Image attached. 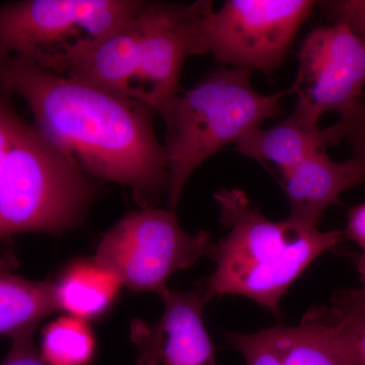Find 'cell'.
Here are the masks:
<instances>
[{"instance_id":"1","label":"cell","mask_w":365,"mask_h":365,"mask_svg":"<svg viewBox=\"0 0 365 365\" xmlns=\"http://www.w3.org/2000/svg\"><path fill=\"white\" fill-rule=\"evenodd\" d=\"M0 91L23 98L41 135L88 176L129 187L141 208L168 195L167 155L148 106L9 53L0 52Z\"/></svg>"},{"instance_id":"2","label":"cell","mask_w":365,"mask_h":365,"mask_svg":"<svg viewBox=\"0 0 365 365\" xmlns=\"http://www.w3.org/2000/svg\"><path fill=\"white\" fill-rule=\"evenodd\" d=\"M213 198L227 235L215 244V269L203 282L209 302L240 295L278 314L295 280L345 237L344 230L322 232L288 218L273 222L241 189L220 188Z\"/></svg>"},{"instance_id":"3","label":"cell","mask_w":365,"mask_h":365,"mask_svg":"<svg viewBox=\"0 0 365 365\" xmlns=\"http://www.w3.org/2000/svg\"><path fill=\"white\" fill-rule=\"evenodd\" d=\"M93 194L90 178L0 100V241L71 230Z\"/></svg>"},{"instance_id":"4","label":"cell","mask_w":365,"mask_h":365,"mask_svg":"<svg viewBox=\"0 0 365 365\" xmlns=\"http://www.w3.org/2000/svg\"><path fill=\"white\" fill-rule=\"evenodd\" d=\"M251 76L247 69L220 67L158 112L167 128L163 146L170 208L179 204L190 178L205 160L283 114L281 98L287 91L263 95L252 86Z\"/></svg>"},{"instance_id":"5","label":"cell","mask_w":365,"mask_h":365,"mask_svg":"<svg viewBox=\"0 0 365 365\" xmlns=\"http://www.w3.org/2000/svg\"><path fill=\"white\" fill-rule=\"evenodd\" d=\"M215 242L207 232L190 235L170 209L141 208L108 230L98 244L95 263L132 292H170L173 274L212 259Z\"/></svg>"},{"instance_id":"6","label":"cell","mask_w":365,"mask_h":365,"mask_svg":"<svg viewBox=\"0 0 365 365\" xmlns=\"http://www.w3.org/2000/svg\"><path fill=\"white\" fill-rule=\"evenodd\" d=\"M139 0H26L0 6V52L33 59L104 37L130 20Z\"/></svg>"},{"instance_id":"7","label":"cell","mask_w":365,"mask_h":365,"mask_svg":"<svg viewBox=\"0 0 365 365\" xmlns=\"http://www.w3.org/2000/svg\"><path fill=\"white\" fill-rule=\"evenodd\" d=\"M215 11L210 0L146 1L140 13L138 72L129 97L157 113L176 97L185 61L209 53Z\"/></svg>"},{"instance_id":"8","label":"cell","mask_w":365,"mask_h":365,"mask_svg":"<svg viewBox=\"0 0 365 365\" xmlns=\"http://www.w3.org/2000/svg\"><path fill=\"white\" fill-rule=\"evenodd\" d=\"M317 4L314 0H227L213 14L209 53L223 66L272 73L284 63Z\"/></svg>"},{"instance_id":"9","label":"cell","mask_w":365,"mask_h":365,"mask_svg":"<svg viewBox=\"0 0 365 365\" xmlns=\"http://www.w3.org/2000/svg\"><path fill=\"white\" fill-rule=\"evenodd\" d=\"M365 39L343 24L319 26L307 36L299 69L288 93L297 96L292 112L319 125L327 112L342 114L364 102Z\"/></svg>"},{"instance_id":"10","label":"cell","mask_w":365,"mask_h":365,"mask_svg":"<svg viewBox=\"0 0 365 365\" xmlns=\"http://www.w3.org/2000/svg\"><path fill=\"white\" fill-rule=\"evenodd\" d=\"M162 318L153 324L134 319L130 339L138 365H216L215 348L203 319L209 300L204 283L188 292H173L160 297Z\"/></svg>"},{"instance_id":"11","label":"cell","mask_w":365,"mask_h":365,"mask_svg":"<svg viewBox=\"0 0 365 365\" xmlns=\"http://www.w3.org/2000/svg\"><path fill=\"white\" fill-rule=\"evenodd\" d=\"M227 340L241 353L246 365H350L314 307L299 325L230 333Z\"/></svg>"},{"instance_id":"12","label":"cell","mask_w":365,"mask_h":365,"mask_svg":"<svg viewBox=\"0 0 365 365\" xmlns=\"http://www.w3.org/2000/svg\"><path fill=\"white\" fill-rule=\"evenodd\" d=\"M365 182V172L352 158L334 162L327 150L309 155L282 175L289 202L287 218L318 227L327 209L339 202L343 192Z\"/></svg>"},{"instance_id":"13","label":"cell","mask_w":365,"mask_h":365,"mask_svg":"<svg viewBox=\"0 0 365 365\" xmlns=\"http://www.w3.org/2000/svg\"><path fill=\"white\" fill-rule=\"evenodd\" d=\"M13 249L0 248V335L16 338L35 332L42 319L59 311L54 282L33 281L14 273Z\"/></svg>"},{"instance_id":"14","label":"cell","mask_w":365,"mask_h":365,"mask_svg":"<svg viewBox=\"0 0 365 365\" xmlns=\"http://www.w3.org/2000/svg\"><path fill=\"white\" fill-rule=\"evenodd\" d=\"M328 145L327 128L307 124L292 113L270 128L260 126L247 132L235 143V150L244 157L273 163L283 175L309 155L327 150Z\"/></svg>"},{"instance_id":"15","label":"cell","mask_w":365,"mask_h":365,"mask_svg":"<svg viewBox=\"0 0 365 365\" xmlns=\"http://www.w3.org/2000/svg\"><path fill=\"white\" fill-rule=\"evenodd\" d=\"M54 287L59 311L63 309L72 317L86 321L104 313L121 283L95 262H81L54 282Z\"/></svg>"},{"instance_id":"16","label":"cell","mask_w":365,"mask_h":365,"mask_svg":"<svg viewBox=\"0 0 365 365\" xmlns=\"http://www.w3.org/2000/svg\"><path fill=\"white\" fill-rule=\"evenodd\" d=\"M350 365H365V287L341 290L330 304L314 306Z\"/></svg>"},{"instance_id":"17","label":"cell","mask_w":365,"mask_h":365,"mask_svg":"<svg viewBox=\"0 0 365 365\" xmlns=\"http://www.w3.org/2000/svg\"><path fill=\"white\" fill-rule=\"evenodd\" d=\"M95 340L85 319L63 317L43 335L41 355L49 365H86L93 359Z\"/></svg>"},{"instance_id":"18","label":"cell","mask_w":365,"mask_h":365,"mask_svg":"<svg viewBox=\"0 0 365 365\" xmlns=\"http://www.w3.org/2000/svg\"><path fill=\"white\" fill-rule=\"evenodd\" d=\"M330 144L345 143L350 158L365 172V102L339 115V120L327 128Z\"/></svg>"},{"instance_id":"19","label":"cell","mask_w":365,"mask_h":365,"mask_svg":"<svg viewBox=\"0 0 365 365\" xmlns=\"http://www.w3.org/2000/svg\"><path fill=\"white\" fill-rule=\"evenodd\" d=\"M317 6L333 24H343L365 39V0L318 1Z\"/></svg>"},{"instance_id":"20","label":"cell","mask_w":365,"mask_h":365,"mask_svg":"<svg viewBox=\"0 0 365 365\" xmlns=\"http://www.w3.org/2000/svg\"><path fill=\"white\" fill-rule=\"evenodd\" d=\"M34 333L14 338L11 350L0 365H49L33 339Z\"/></svg>"},{"instance_id":"21","label":"cell","mask_w":365,"mask_h":365,"mask_svg":"<svg viewBox=\"0 0 365 365\" xmlns=\"http://www.w3.org/2000/svg\"><path fill=\"white\" fill-rule=\"evenodd\" d=\"M345 237L359 245L365 255V201L348 209Z\"/></svg>"},{"instance_id":"22","label":"cell","mask_w":365,"mask_h":365,"mask_svg":"<svg viewBox=\"0 0 365 365\" xmlns=\"http://www.w3.org/2000/svg\"><path fill=\"white\" fill-rule=\"evenodd\" d=\"M357 270H359L360 279L365 287V255L361 254L356 259Z\"/></svg>"}]
</instances>
